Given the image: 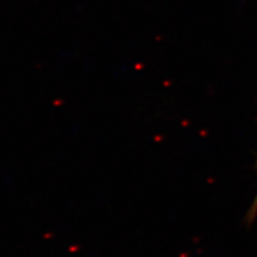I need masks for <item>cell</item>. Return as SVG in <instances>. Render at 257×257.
Wrapping results in <instances>:
<instances>
[{"label":"cell","mask_w":257,"mask_h":257,"mask_svg":"<svg viewBox=\"0 0 257 257\" xmlns=\"http://www.w3.org/2000/svg\"><path fill=\"white\" fill-rule=\"evenodd\" d=\"M251 213L252 214H256L257 213V197L255 199V201H253V205H252V207H251Z\"/></svg>","instance_id":"cell-1"}]
</instances>
